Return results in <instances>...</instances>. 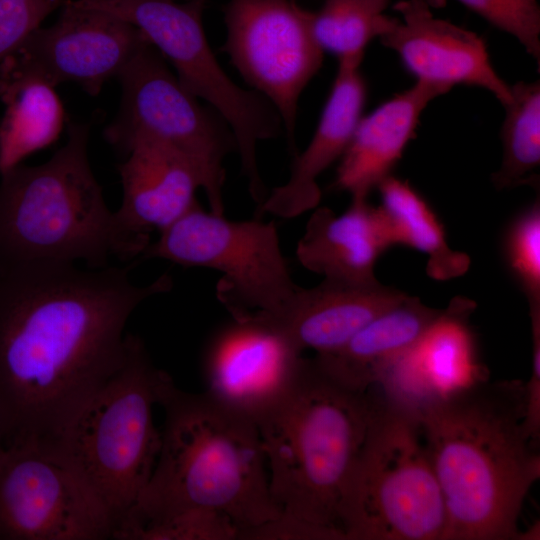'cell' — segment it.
<instances>
[{
	"label": "cell",
	"instance_id": "1",
	"mask_svg": "<svg viewBox=\"0 0 540 540\" xmlns=\"http://www.w3.org/2000/svg\"><path fill=\"white\" fill-rule=\"evenodd\" d=\"M126 266L0 263V442L52 447L121 366L125 326L172 276L134 284Z\"/></svg>",
	"mask_w": 540,
	"mask_h": 540
},
{
	"label": "cell",
	"instance_id": "2",
	"mask_svg": "<svg viewBox=\"0 0 540 540\" xmlns=\"http://www.w3.org/2000/svg\"><path fill=\"white\" fill-rule=\"evenodd\" d=\"M410 408L443 495L444 540L521 539L522 508L540 478L524 383L487 378Z\"/></svg>",
	"mask_w": 540,
	"mask_h": 540
},
{
	"label": "cell",
	"instance_id": "3",
	"mask_svg": "<svg viewBox=\"0 0 540 540\" xmlns=\"http://www.w3.org/2000/svg\"><path fill=\"white\" fill-rule=\"evenodd\" d=\"M159 405L164 423L156 465L114 532L182 510L207 508L231 518L244 539L247 532L280 515L270 494L266 460L253 422L204 392L179 389L172 378Z\"/></svg>",
	"mask_w": 540,
	"mask_h": 540
},
{
	"label": "cell",
	"instance_id": "4",
	"mask_svg": "<svg viewBox=\"0 0 540 540\" xmlns=\"http://www.w3.org/2000/svg\"><path fill=\"white\" fill-rule=\"evenodd\" d=\"M376 402L372 390H351L304 358L293 388L256 424L280 514L345 540L342 500Z\"/></svg>",
	"mask_w": 540,
	"mask_h": 540
},
{
	"label": "cell",
	"instance_id": "5",
	"mask_svg": "<svg viewBox=\"0 0 540 540\" xmlns=\"http://www.w3.org/2000/svg\"><path fill=\"white\" fill-rule=\"evenodd\" d=\"M89 125L70 122L68 139L45 163L1 174L0 263L126 262L142 251L120 231L88 160Z\"/></svg>",
	"mask_w": 540,
	"mask_h": 540
},
{
	"label": "cell",
	"instance_id": "6",
	"mask_svg": "<svg viewBox=\"0 0 540 540\" xmlns=\"http://www.w3.org/2000/svg\"><path fill=\"white\" fill-rule=\"evenodd\" d=\"M170 379L154 365L142 339L127 333L123 363L51 447L102 501L114 529L135 505L156 465L161 430L153 409Z\"/></svg>",
	"mask_w": 540,
	"mask_h": 540
},
{
	"label": "cell",
	"instance_id": "7",
	"mask_svg": "<svg viewBox=\"0 0 540 540\" xmlns=\"http://www.w3.org/2000/svg\"><path fill=\"white\" fill-rule=\"evenodd\" d=\"M443 495L412 409L377 395L341 505L345 540H444Z\"/></svg>",
	"mask_w": 540,
	"mask_h": 540
},
{
	"label": "cell",
	"instance_id": "8",
	"mask_svg": "<svg viewBox=\"0 0 540 540\" xmlns=\"http://www.w3.org/2000/svg\"><path fill=\"white\" fill-rule=\"evenodd\" d=\"M117 78L122 86L121 107L104 130L106 141L125 155L143 141L176 151L197 171L210 211L223 215L224 161L237 150L226 121L182 85L151 43Z\"/></svg>",
	"mask_w": 540,
	"mask_h": 540
},
{
	"label": "cell",
	"instance_id": "9",
	"mask_svg": "<svg viewBox=\"0 0 540 540\" xmlns=\"http://www.w3.org/2000/svg\"><path fill=\"white\" fill-rule=\"evenodd\" d=\"M159 233L142 258L220 272L216 295L232 319L256 312L274 315L296 292L273 221L229 220L197 202Z\"/></svg>",
	"mask_w": 540,
	"mask_h": 540
},
{
	"label": "cell",
	"instance_id": "10",
	"mask_svg": "<svg viewBox=\"0 0 540 540\" xmlns=\"http://www.w3.org/2000/svg\"><path fill=\"white\" fill-rule=\"evenodd\" d=\"M204 4L199 0L160 1L144 13L140 28L170 61L182 85L229 125L248 191L258 205L268 193L258 167L257 146L281 136L283 124L265 97L239 86L220 65L202 24Z\"/></svg>",
	"mask_w": 540,
	"mask_h": 540
},
{
	"label": "cell",
	"instance_id": "11",
	"mask_svg": "<svg viewBox=\"0 0 540 540\" xmlns=\"http://www.w3.org/2000/svg\"><path fill=\"white\" fill-rule=\"evenodd\" d=\"M113 519L76 470L33 441L0 445V540L112 539Z\"/></svg>",
	"mask_w": 540,
	"mask_h": 540
},
{
	"label": "cell",
	"instance_id": "12",
	"mask_svg": "<svg viewBox=\"0 0 540 540\" xmlns=\"http://www.w3.org/2000/svg\"><path fill=\"white\" fill-rule=\"evenodd\" d=\"M224 20L223 51L252 90L276 109L295 156L298 102L324 54L310 11L295 0H229Z\"/></svg>",
	"mask_w": 540,
	"mask_h": 540
},
{
	"label": "cell",
	"instance_id": "13",
	"mask_svg": "<svg viewBox=\"0 0 540 540\" xmlns=\"http://www.w3.org/2000/svg\"><path fill=\"white\" fill-rule=\"evenodd\" d=\"M148 43L123 19L64 0L52 26L36 29L0 63V84L35 79L55 87L71 81L95 96Z\"/></svg>",
	"mask_w": 540,
	"mask_h": 540
},
{
	"label": "cell",
	"instance_id": "14",
	"mask_svg": "<svg viewBox=\"0 0 540 540\" xmlns=\"http://www.w3.org/2000/svg\"><path fill=\"white\" fill-rule=\"evenodd\" d=\"M302 353L257 313L233 319L206 347L204 393L256 425L295 385L304 361Z\"/></svg>",
	"mask_w": 540,
	"mask_h": 540
},
{
	"label": "cell",
	"instance_id": "15",
	"mask_svg": "<svg viewBox=\"0 0 540 540\" xmlns=\"http://www.w3.org/2000/svg\"><path fill=\"white\" fill-rule=\"evenodd\" d=\"M400 17L388 16L378 35L393 50L416 81L449 92L456 85L476 86L504 106L511 88L494 69L486 42L473 31L436 17L421 0H400Z\"/></svg>",
	"mask_w": 540,
	"mask_h": 540
},
{
	"label": "cell",
	"instance_id": "16",
	"mask_svg": "<svg viewBox=\"0 0 540 540\" xmlns=\"http://www.w3.org/2000/svg\"><path fill=\"white\" fill-rule=\"evenodd\" d=\"M472 300L455 297L420 339L389 368L378 386L409 407L487 379L468 318Z\"/></svg>",
	"mask_w": 540,
	"mask_h": 540
},
{
	"label": "cell",
	"instance_id": "17",
	"mask_svg": "<svg viewBox=\"0 0 540 540\" xmlns=\"http://www.w3.org/2000/svg\"><path fill=\"white\" fill-rule=\"evenodd\" d=\"M126 156L118 166L123 196L114 215L122 234L144 252L152 231L161 232L198 202L201 180L186 158L157 142H139Z\"/></svg>",
	"mask_w": 540,
	"mask_h": 540
},
{
	"label": "cell",
	"instance_id": "18",
	"mask_svg": "<svg viewBox=\"0 0 540 540\" xmlns=\"http://www.w3.org/2000/svg\"><path fill=\"white\" fill-rule=\"evenodd\" d=\"M362 60H338L335 79L307 147L294 156L288 180L258 205L260 214L294 218L315 209L321 199L318 177L344 154L363 116L367 86Z\"/></svg>",
	"mask_w": 540,
	"mask_h": 540
},
{
	"label": "cell",
	"instance_id": "19",
	"mask_svg": "<svg viewBox=\"0 0 540 540\" xmlns=\"http://www.w3.org/2000/svg\"><path fill=\"white\" fill-rule=\"evenodd\" d=\"M407 294L381 284L324 279L319 285H298L278 313L256 312L281 330L301 351L330 353L345 345L361 328Z\"/></svg>",
	"mask_w": 540,
	"mask_h": 540
},
{
	"label": "cell",
	"instance_id": "20",
	"mask_svg": "<svg viewBox=\"0 0 540 540\" xmlns=\"http://www.w3.org/2000/svg\"><path fill=\"white\" fill-rule=\"evenodd\" d=\"M395 246L388 221L368 197H352L345 212L316 207L297 243L296 257L307 270L324 279L345 282L376 280L380 256Z\"/></svg>",
	"mask_w": 540,
	"mask_h": 540
},
{
	"label": "cell",
	"instance_id": "21",
	"mask_svg": "<svg viewBox=\"0 0 540 540\" xmlns=\"http://www.w3.org/2000/svg\"><path fill=\"white\" fill-rule=\"evenodd\" d=\"M446 90L416 81L410 88L362 116L344 154L334 182L351 197H368L392 175L409 142L415 138L427 105Z\"/></svg>",
	"mask_w": 540,
	"mask_h": 540
},
{
	"label": "cell",
	"instance_id": "22",
	"mask_svg": "<svg viewBox=\"0 0 540 540\" xmlns=\"http://www.w3.org/2000/svg\"><path fill=\"white\" fill-rule=\"evenodd\" d=\"M417 297L406 295L361 328L336 351L316 354L319 367L343 386L368 392L439 317Z\"/></svg>",
	"mask_w": 540,
	"mask_h": 540
},
{
	"label": "cell",
	"instance_id": "23",
	"mask_svg": "<svg viewBox=\"0 0 540 540\" xmlns=\"http://www.w3.org/2000/svg\"><path fill=\"white\" fill-rule=\"evenodd\" d=\"M377 189L381 197L380 208L395 245H405L426 254V272L430 278L447 281L461 277L469 270L470 257L449 246L438 215L407 181L390 175L378 184Z\"/></svg>",
	"mask_w": 540,
	"mask_h": 540
},
{
	"label": "cell",
	"instance_id": "24",
	"mask_svg": "<svg viewBox=\"0 0 540 540\" xmlns=\"http://www.w3.org/2000/svg\"><path fill=\"white\" fill-rule=\"evenodd\" d=\"M0 99L6 105L0 122L2 174L58 139L64 110L54 87L35 79L0 84Z\"/></svg>",
	"mask_w": 540,
	"mask_h": 540
},
{
	"label": "cell",
	"instance_id": "25",
	"mask_svg": "<svg viewBox=\"0 0 540 540\" xmlns=\"http://www.w3.org/2000/svg\"><path fill=\"white\" fill-rule=\"evenodd\" d=\"M511 88V99L505 104L500 130L502 161L492 174L497 190L524 184H538L536 169L540 165V83L520 81Z\"/></svg>",
	"mask_w": 540,
	"mask_h": 540
},
{
	"label": "cell",
	"instance_id": "26",
	"mask_svg": "<svg viewBox=\"0 0 540 540\" xmlns=\"http://www.w3.org/2000/svg\"><path fill=\"white\" fill-rule=\"evenodd\" d=\"M390 0H324L310 11L313 34L324 52L338 60H363L368 44L378 37Z\"/></svg>",
	"mask_w": 540,
	"mask_h": 540
},
{
	"label": "cell",
	"instance_id": "27",
	"mask_svg": "<svg viewBox=\"0 0 540 540\" xmlns=\"http://www.w3.org/2000/svg\"><path fill=\"white\" fill-rule=\"evenodd\" d=\"M116 540H237L240 529L227 515L191 508L117 529Z\"/></svg>",
	"mask_w": 540,
	"mask_h": 540
},
{
	"label": "cell",
	"instance_id": "28",
	"mask_svg": "<svg viewBox=\"0 0 540 540\" xmlns=\"http://www.w3.org/2000/svg\"><path fill=\"white\" fill-rule=\"evenodd\" d=\"M502 254L529 308L540 307L539 197L507 224L502 237Z\"/></svg>",
	"mask_w": 540,
	"mask_h": 540
},
{
	"label": "cell",
	"instance_id": "29",
	"mask_svg": "<svg viewBox=\"0 0 540 540\" xmlns=\"http://www.w3.org/2000/svg\"><path fill=\"white\" fill-rule=\"evenodd\" d=\"M441 8L447 0H421ZM495 28L515 37L540 63V6L538 0H457Z\"/></svg>",
	"mask_w": 540,
	"mask_h": 540
},
{
	"label": "cell",
	"instance_id": "30",
	"mask_svg": "<svg viewBox=\"0 0 540 540\" xmlns=\"http://www.w3.org/2000/svg\"><path fill=\"white\" fill-rule=\"evenodd\" d=\"M64 0H0V63Z\"/></svg>",
	"mask_w": 540,
	"mask_h": 540
},
{
	"label": "cell",
	"instance_id": "31",
	"mask_svg": "<svg viewBox=\"0 0 540 540\" xmlns=\"http://www.w3.org/2000/svg\"><path fill=\"white\" fill-rule=\"evenodd\" d=\"M532 338L531 376L525 385V426L531 436L540 440V308L529 310Z\"/></svg>",
	"mask_w": 540,
	"mask_h": 540
},
{
	"label": "cell",
	"instance_id": "32",
	"mask_svg": "<svg viewBox=\"0 0 540 540\" xmlns=\"http://www.w3.org/2000/svg\"><path fill=\"white\" fill-rule=\"evenodd\" d=\"M184 1H193V0H184Z\"/></svg>",
	"mask_w": 540,
	"mask_h": 540
},
{
	"label": "cell",
	"instance_id": "33",
	"mask_svg": "<svg viewBox=\"0 0 540 540\" xmlns=\"http://www.w3.org/2000/svg\"><path fill=\"white\" fill-rule=\"evenodd\" d=\"M0 445H1V442H0Z\"/></svg>",
	"mask_w": 540,
	"mask_h": 540
}]
</instances>
